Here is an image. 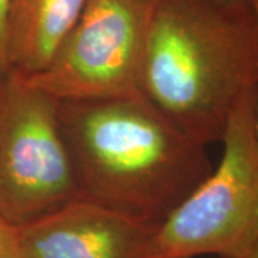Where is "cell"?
Instances as JSON below:
<instances>
[{"mask_svg": "<svg viewBox=\"0 0 258 258\" xmlns=\"http://www.w3.org/2000/svg\"><path fill=\"white\" fill-rule=\"evenodd\" d=\"M79 198L161 224L211 174L207 147L141 95L59 101Z\"/></svg>", "mask_w": 258, "mask_h": 258, "instance_id": "1", "label": "cell"}, {"mask_svg": "<svg viewBox=\"0 0 258 258\" xmlns=\"http://www.w3.org/2000/svg\"><path fill=\"white\" fill-rule=\"evenodd\" d=\"M258 88L251 3L152 0L139 95L188 135L220 142L231 112Z\"/></svg>", "mask_w": 258, "mask_h": 258, "instance_id": "2", "label": "cell"}, {"mask_svg": "<svg viewBox=\"0 0 258 258\" xmlns=\"http://www.w3.org/2000/svg\"><path fill=\"white\" fill-rule=\"evenodd\" d=\"M257 89L231 112L221 162L159 224L152 258H245L258 247Z\"/></svg>", "mask_w": 258, "mask_h": 258, "instance_id": "3", "label": "cell"}, {"mask_svg": "<svg viewBox=\"0 0 258 258\" xmlns=\"http://www.w3.org/2000/svg\"><path fill=\"white\" fill-rule=\"evenodd\" d=\"M76 198L59 101L10 71L0 81V217L22 227Z\"/></svg>", "mask_w": 258, "mask_h": 258, "instance_id": "4", "label": "cell"}, {"mask_svg": "<svg viewBox=\"0 0 258 258\" xmlns=\"http://www.w3.org/2000/svg\"><path fill=\"white\" fill-rule=\"evenodd\" d=\"M152 0H88L45 71L26 78L57 101L139 95Z\"/></svg>", "mask_w": 258, "mask_h": 258, "instance_id": "5", "label": "cell"}, {"mask_svg": "<svg viewBox=\"0 0 258 258\" xmlns=\"http://www.w3.org/2000/svg\"><path fill=\"white\" fill-rule=\"evenodd\" d=\"M159 224L85 198L19 227L23 258H152Z\"/></svg>", "mask_w": 258, "mask_h": 258, "instance_id": "6", "label": "cell"}, {"mask_svg": "<svg viewBox=\"0 0 258 258\" xmlns=\"http://www.w3.org/2000/svg\"><path fill=\"white\" fill-rule=\"evenodd\" d=\"M88 0H9V71L32 78L45 71L79 20Z\"/></svg>", "mask_w": 258, "mask_h": 258, "instance_id": "7", "label": "cell"}, {"mask_svg": "<svg viewBox=\"0 0 258 258\" xmlns=\"http://www.w3.org/2000/svg\"><path fill=\"white\" fill-rule=\"evenodd\" d=\"M0 258H23L19 227L0 217Z\"/></svg>", "mask_w": 258, "mask_h": 258, "instance_id": "8", "label": "cell"}, {"mask_svg": "<svg viewBox=\"0 0 258 258\" xmlns=\"http://www.w3.org/2000/svg\"><path fill=\"white\" fill-rule=\"evenodd\" d=\"M9 0H0V81L9 74L8 50H6V20Z\"/></svg>", "mask_w": 258, "mask_h": 258, "instance_id": "9", "label": "cell"}, {"mask_svg": "<svg viewBox=\"0 0 258 258\" xmlns=\"http://www.w3.org/2000/svg\"><path fill=\"white\" fill-rule=\"evenodd\" d=\"M251 6L254 9L255 18L258 22V0H251ZM254 126H255V135L258 138V89H257V98H255V108H254Z\"/></svg>", "mask_w": 258, "mask_h": 258, "instance_id": "10", "label": "cell"}, {"mask_svg": "<svg viewBox=\"0 0 258 258\" xmlns=\"http://www.w3.org/2000/svg\"><path fill=\"white\" fill-rule=\"evenodd\" d=\"M245 258H258V247H255V248L252 249Z\"/></svg>", "mask_w": 258, "mask_h": 258, "instance_id": "11", "label": "cell"}, {"mask_svg": "<svg viewBox=\"0 0 258 258\" xmlns=\"http://www.w3.org/2000/svg\"><path fill=\"white\" fill-rule=\"evenodd\" d=\"M225 2H231V3H251V0H225Z\"/></svg>", "mask_w": 258, "mask_h": 258, "instance_id": "12", "label": "cell"}]
</instances>
